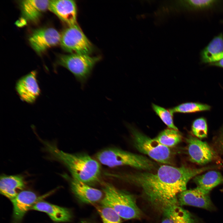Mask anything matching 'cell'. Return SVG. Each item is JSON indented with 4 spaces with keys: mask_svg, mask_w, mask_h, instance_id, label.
Segmentation results:
<instances>
[{
    "mask_svg": "<svg viewBox=\"0 0 223 223\" xmlns=\"http://www.w3.org/2000/svg\"><path fill=\"white\" fill-rule=\"evenodd\" d=\"M214 168H195L184 165L177 167L164 164L155 173H110L109 175L140 188L144 198L162 212L171 206L179 205L177 196L186 190L187 184L191 178Z\"/></svg>",
    "mask_w": 223,
    "mask_h": 223,
    "instance_id": "cell-1",
    "label": "cell"
},
{
    "mask_svg": "<svg viewBox=\"0 0 223 223\" xmlns=\"http://www.w3.org/2000/svg\"><path fill=\"white\" fill-rule=\"evenodd\" d=\"M45 144L51 156L67 167L72 177L90 186L99 182L101 167L97 160L86 153H69L59 150L54 144L47 142Z\"/></svg>",
    "mask_w": 223,
    "mask_h": 223,
    "instance_id": "cell-2",
    "label": "cell"
},
{
    "mask_svg": "<svg viewBox=\"0 0 223 223\" xmlns=\"http://www.w3.org/2000/svg\"><path fill=\"white\" fill-rule=\"evenodd\" d=\"M102 189L104 196L101 203L111 207L121 218L129 220L141 217V211L133 195L107 182L104 183Z\"/></svg>",
    "mask_w": 223,
    "mask_h": 223,
    "instance_id": "cell-3",
    "label": "cell"
},
{
    "mask_svg": "<svg viewBox=\"0 0 223 223\" xmlns=\"http://www.w3.org/2000/svg\"><path fill=\"white\" fill-rule=\"evenodd\" d=\"M97 160L109 167L126 165L150 171L156 168V163L147 157L117 148H109L97 153Z\"/></svg>",
    "mask_w": 223,
    "mask_h": 223,
    "instance_id": "cell-4",
    "label": "cell"
},
{
    "mask_svg": "<svg viewBox=\"0 0 223 223\" xmlns=\"http://www.w3.org/2000/svg\"><path fill=\"white\" fill-rule=\"evenodd\" d=\"M100 59L99 56L70 54L60 55L58 58L56 64L64 67L70 72L80 83L81 87L83 88L94 66Z\"/></svg>",
    "mask_w": 223,
    "mask_h": 223,
    "instance_id": "cell-5",
    "label": "cell"
},
{
    "mask_svg": "<svg viewBox=\"0 0 223 223\" xmlns=\"http://www.w3.org/2000/svg\"><path fill=\"white\" fill-rule=\"evenodd\" d=\"M134 146L139 152L160 163L169 165L172 154L169 147L160 144L135 128L130 127Z\"/></svg>",
    "mask_w": 223,
    "mask_h": 223,
    "instance_id": "cell-6",
    "label": "cell"
},
{
    "mask_svg": "<svg viewBox=\"0 0 223 223\" xmlns=\"http://www.w3.org/2000/svg\"><path fill=\"white\" fill-rule=\"evenodd\" d=\"M62 48L70 54L90 55L94 46L79 25L69 26L61 34Z\"/></svg>",
    "mask_w": 223,
    "mask_h": 223,
    "instance_id": "cell-7",
    "label": "cell"
},
{
    "mask_svg": "<svg viewBox=\"0 0 223 223\" xmlns=\"http://www.w3.org/2000/svg\"><path fill=\"white\" fill-rule=\"evenodd\" d=\"M61 34L55 28H42L34 30L28 38L33 49L40 54L60 43Z\"/></svg>",
    "mask_w": 223,
    "mask_h": 223,
    "instance_id": "cell-8",
    "label": "cell"
},
{
    "mask_svg": "<svg viewBox=\"0 0 223 223\" xmlns=\"http://www.w3.org/2000/svg\"><path fill=\"white\" fill-rule=\"evenodd\" d=\"M186 140L189 160L191 162L204 165L215 157L216 152L206 142L191 136H188Z\"/></svg>",
    "mask_w": 223,
    "mask_h": 223,
    "instance_id": "cell-9",
    "label": "cell"
},
{
    "mask_svg": "<svg viewBox=\"0 0 223 223\" xmlns=\"http://www.w3.org/2000/svg\"><path fill=\"white\" fill-rule=\"evenodd\" d=\"M177 199L180 206L189 205L210 211L215 208L209 192L198 186L181 192L178 195Z\"/></svg>",
    "mask_w": 223,
    "mask_h": 223,
    "instance_id": "cell-10",
    "label": "cell"
},
{
    "mask_svg": "<svg viewBox=\"0 0 223 223\" xmlns=\"http://www.w3.org/2000/svg\"><path fill=\"white\" fill-rule=\"evenodd\" d=\"M15 88L22 101L30 104L34 103L41 93L37 71H33L21 77L16 82Z\"/></svg>",
    "mask_w": 223,
    "mask_h": 223,
    "instance_id": "cell-11",
    "label": "cell"
},
{
    "mask_svg": "<svg viewBox=\"0 0 223 223\" xmlns=\"http://www.w3.org/2000/svg\"><path fill=\"white\" fill-rule=\"evenodd\" d=\"M48 10L68 26L78 24L77 21V7L74 1L50 0Z\"/></svg>",
    "mask_w": 223,
    "mask_h": 223,
    "instance_id": "cell-12",
    "label": "cell"
},
{
    "mask_svg": "<svg viewBox=\"0 0 223 223\" xmlns=\"http://www.w3.org/2000/svg\"><path fill=\"white\" fill-rule=\"evenodd\" d=\"M64 177L70 181L71 188L76 198L81 202L87 204L98 202L102 199L103 192L85 183L67 175Z\"/></svg>",
    "mask_w": 223,
    "mask_h": 223,
    "instance_id": "cell-13",
    "label": "cell"
},
{
    "mask_svg": "<svg viewBox=\"0 0 223 223\" xmlns=\"http://www.w3.org/2000/svg\"><path fill=\"white\" fill-rule=\"evenodd\" d=\"M42 197H38L33 192L28 190L21 191L11 200L13 207V216L17 222L21 221L25 214L31 209L37 202L41 200Z\"/></svg>",
    "mask_w": 223,
    "mask_h": 223,
    "instance_id": "cell-14",
    "label": "cell"
},
{
    "mask_svg": "<svg viewBox=\"0 0 223 223\" xmlns=\"http://www.w3.org/2000/svg\"><path fill=\"white\" fill-rule=\"evenodd\" d=\"M50 0L21 1L20 5L23 18L25 21L35 22L48 9Z\"/></svg>",
    "mask_w": 223,
    "mask_h": 223,
    "instance_id": "cell-15",
    "label": "cell"
},
{
    "mask_svg": "<svg viewBox=\"0 0 223 223\" xmlns=\"http://www.w3.org/2000/svg\"><path fill=\"white\" fill-rule=\"evenodd\" d=\"M31 209L44 212L53 221L57 222L68 221L72 217V212L68 209L42 200L37 202Z\"/></svg>",
    "mask_w": 223,
    "mask_h": 223,
    "instance_id": "cell-16",
    "label": "cell"
},
{
    "mask_svg": "<svg viewBox=\"0 0 223 223\" xmlns=\"http://www.w3.org/2000/svg\"><path fill=\"white\" fill-rule=\"evenodd\" d=\"M25 186L24 178L20 175H4L1 176L0 193L11 200L14 199Z\"/></svg>",
    "mask_w": 223,
    "mask_h": 223,
    "instance_id": "cell-17",
    "label": "cell"
},
{
    "mask_svg": "<svg viewBox=\"0 0 223 223\" xmlns=\"http://www.w3.org/2000/svg\"><path fill=\"white\" fill-rule=\"evenodd\" d=\"M200 57L202 62L210 64L223 59V35L222 33L215 37L201 51Z\"/></svg>",
    "mask_w": 223,
    "mask_h": 223,
    "instance_id": "cell-18",
    "label": "cell"
},
{
    "mask_svg": "<svg viewBox=\"0 0 223 223\" xmlns=\"http://www.w3.org/2000/svg\"><path fill=\"white\" fill-rule=\"evenodd\" d=\"M197 186L210 192L213 188L223 183V176L219 172L211 170L193 179Z\"/></svg>",
    "mask_w": 223,
    "mask_h": 223,
    "instance_id": "cell-19",
    "label": "cell"
},
{
    "mask_svg": "<svg viewBox=\"0 0 223 223\" xmlns=\"http://www.w3.org/2000/svg\"><path fill=\"white\" fill-rule=\"evenodd\" d=\"M162 213L174 223H196L193 216L179 205L171 206L164 210Z\"/></svg>",
    "mask_w": 223,
    "mask_h": 223,
    "instance_id": "cell-20",
    "label": "cell"
},
{
    "mask_svg": "<svg viewBox=\"0 0 223 223\" xmlns=\"http://www.w3.org/2000/svg\"><path fill=\"white\" fill-rule=\"evenodd\" d=\"M155 138L160 144L169 147L179 143L182 137L178 130L169 128L162 131Z\"/></svg>",
    "mask_w": 223,
    "mask_h": 223,
    "instance_id": "cell-21",
    "label": "cell"
},
{
    "mask_svg": "<svg viewBox=\"0 0 223 223\" xmlns=\"http://www.w3.org/2000/svg\"><path fill=\"white\" fill-rule=\"evenodd\" d=\"M210 106L207 104L196 103L188 102L180 104L169 109L173 113H189L195 112L208 111Z\"/></svg>",
    "mask_w": 223,
    "mask_h": 223,
    "instance_id": "cell-22",
    "label": "cell"
},
{
    "mask_svg": "<svg viewBox=\"0 0 223 223\" xmlns=\"http://www.w3.org/2000/svg\"><path fill=\"white\" fill-rule=\"evenodd\" d=\"M219 1L215 0H187L181 1L180 3L187 9L200 11L210 8Z\"/></svg>",
    "mask_w": 223,
    "mask_h": 223,
    "instance_id": "cell-23",
    "label": "cell"
},
{
    "mask_svg": "<svg viewBox=\"0 0 223 223\" xmlns=\"http://www.w3.org/2000/svg\"><path fill=\"white\" fill-rule=\"evenodd\" d=\"M103 223H121V217L111 207L100 203L96 207Z\"/></svg>",
    "mask_w": 223,
    "mask_h": 223,
    "instance_id": "cell-24",
    "label": "cell"
},
{
    "mask_svg": "<svg viewBox=\"0 0 223 223\" xmlns=\"http://www.w3.org/2000/svg\"><path fill=\"white\" fill-rule=\"evenodd\" d=\"M152 107L156 114L169 128L178 130L173 122V113L169 109H166L154 103L152 104Z\"/></svg>",
    "mask_w": 223,
    "mask_h": 223,
    "instance_id": "cell-25",
    "label": "cell"
},
{
    "mask_svg": "<svg viewBox=\"0 0 223 223\" xmlns=\"http://www.w3.org/2000/svg\"><path fill=\"white\" fill-rule=\"evenodd\" d=\"M192 130L193 134L198 138L201 139L206 137L208 128L206 120L203 118L195 120L192 124Z\"/></svg>",
    "mask_w": 223,
    "mask_h": 223,
    "instance_id": "cell-26",
    "label": "cell"
},
{
    "mask_svg": "<svg viewBox=\"0 0 223 223\" xmlns=\"http://www.w3.org/2000/svg\"><path fill=\"white\" fill-rule=\"evenodd\" d=\"M210 64L223 68V59L218 62Z\"/></svg>",
    "mask_w": 223,
    "mask_h": 223,
    "instance_id": "cell-27",
    "label": "cell"
},
{
    "mask_svg": "<svg viewBox=\"0 0 223 223\" xmlns=\"http://www.w3.org/2000/svg\"><path fill=\"white\" fill-rule=\"evenodd\" d=\"M161 223H174V222L171 220L166 218L162 221Z\"/></svg>",
    "mask_w": 223,
    "mask_h": 223,
    "instance_id": "cell-28",
    "label": "cell"
},
{
    "mask_svg": "<svg viewBox=\"0 0 223 223\" xmlns=\"http://www.w3.org/2000/svg\"><path fill=\"white\" fill-rule=\"evenodd\" d=\"M78 223H90L87 221H81Z\"/></svg>",
    "mask_w": 223,
    "mask_h": 223,
    "instance_id": "cell-29",
    "label": "cell"
},
{
    "mask_svg": "<svg viewBox=\"0 0 223 223\" xmlns=\"http://www.w3.org/2000/svg\"><path fill=\"white\" fill-rule=\"evenodd\" d=\"M221 191H223V188L221 190Z\"/></svg>",
    "mask_w": 223,
    "mask_h": 223,
    "instance_id": "cell-30",
    "label": "cell"
},
{
    "mask_svg": "<svg viewBox=\"0 0 223 223\" xmlns=\"http://www.w3.org/2000/svg\"><path fill=\"white\" fill-rule=\"evenodd\" d=\"M221 22L223 23V20H222V21H221Z\"/></svg>",
    "mask_w": 223,
    "mask_h": 223,
    "instance_id": "cell-31",
    "label": "cell"
}]
</instances>
